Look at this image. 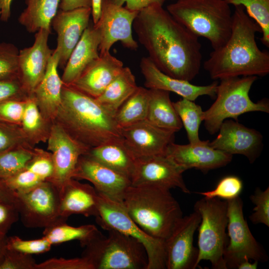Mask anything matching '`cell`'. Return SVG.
I'll list each match as a JSON object with an SVG mask.
<instances>
[{
	"mask_svg": "<svg viewBox=\"0 0 269 269\" xmlns=\"http://www.w3.org/2000/svg\"><path fill=\"white\" fill-rule=\"evenodd\" d=\"M133 27L148 57L162 72L189 82L199 74L202 56L198 37L162 4L153 3L138 11Z\"/></svg>",
	"mask_w": 269,
	"mask_h": 269,
	"instance_id": "6da1fadb",
	"label": "cell"
},
{
	"mask_svg": "<svg viewBox=\"0 0 269 269\" xmlns=\"http://www.w3.org/2000/svg\"><path fill=\"white\" fill-rule=\"evenodd\" d=\"M232 31L226 42L213 50L204 68L213 80L242 76H265L269 73V54L261 50L256 40L259 26L243 6H235Z\"/></svg>",
	"mask_w": 269,
	"mask_h": 269,
	"instance_id": "7a4b0ae2",
	"label": "cell"
},
{
	"mask_svg": "<svg viewBox=\"0 0 269 269\" xmlns=\"http://www.w3.org/2000/svg\"><path fill=\"white\" fill-rule=\"evenodd\" d=\"M55 122L89 149L123 139L115 115L95 98L70 85L63 84Z\"/></svg>",
	"mask_w": 269,
	"mask_h": 269,
	"instance_id": "3957f363",
	"label": "cell"
},
{
	"mask_svg": "<svg viewBox=\"0 0 269 269\" xmlns=\"http://www.w3.org/2000/svg\"><path fill=\"white\" fill-rule=\"evenodd\" d=\"M122 204L132 220L150 236L165 241L183 216L170 190L151 185H133Z\"/></svg>",
	"mask_w": 269,
	"mask_h": 269,
	"instance_id": "277c9868",
	"label": "cell"
},
{
	"mask_svg": "<svg viewBox=\"0 0 269 269\" xmlns=\"http://www.w3.org/2000/svg\"><path fill=\"white\" fill-rule=\"evenodd\" d=\"M166 10L194 35L208 39L214 50L230 36L233 14L225 0H177Z\"/></svg>",
	"mask_w": 269,
	"mask_h": 269,
	"instance_id": "5b68a950",
	"label": "cell"
},
{
	"mask_svg": "<svg viewBox=\"0 0 269 269\" xmlns=\"http://www.w3.org/2000/svg\"><path fill=\"white\" fill-rule=\"evenodd\" d=\"M255 76L223 78L218 84L214 103L203 111V121L207 132L211 135L217 133L222 123L227 119L238 121L240 115L251 112L269 113V103L267 99L255 103L249 92L257 79Z\"/></svg>",
	"mask_w": 269,
	"mask_h": 269,
	"instance_id": "8992f818",
	"label": "cell"
},
{
	"mask_svg": "<svg viewBox=\"0 0 269 269\" xmlns=\"http://www.w3.org/2000/svg\"><path fill=\"white\" fill-rule=\"evenodd\" d=\"M101 233L84 247L82 257L93 269H147L144 246L137 240L115 230Z\"/></svg>",
	"mask_w": 269,
	"mask_h": 269,
	"instance_id": "52a82bcc",
	"label": "cell"
},
{
	"mask_svg": "<svg viewBox=\"0 0 269 269\" xmlns=\"http://www.w3.org/2000/svg\"><path fill=\"white\" fill-rule=\"evenodd\" d=\"M194 209L201 216L198 228V264L206 260L211 263L213 269H227L224 260L228 243L227 201L204 197L195 202Z\"/></svg>",
	"mask_w": 269,
	"mask_h": 269,
	"instance_id": "ba28073f",
	"label": "cell"
},
{
	"mask_svg": "<svg viewBox=\"0 0 269 269\" xmlns=\"http://www.w3.org/2000/svg\"><path fill=\"white\" fill-rule=\"evenodd\" d=\"M98 210L96 220L103 229L129 236L144 246L148 258L147 269H166L164 241L144 232L130 217L121 203L98 192Z\"/></svg>",
	"mask_w": 269,
	"mask_h": 269,
	"instance_id": "9c48e42d",
	"label": "cell"
},
{
	"mask_svg": "<svg viewBox=\"0 0 269 269\" xmlns=\"http://www.w3.org/2000/svg\"><path fill=\"white\" fill-rule=\"evenodd\" d=\"M229 239L224 253L226 269H237L245 260L265 262L267 257L252 235L243 213V202L238 196L227 201Z\"/></svg>",
	"mask_w": 269,
	"mask_h": 269,
	"instance_id": "30bf717a",
	"label": "cell"
},
{
	"mask_svg": "<svg viewBox=\"0 0 269 269\" xmlns=\"http://www.w3.org/2000/svg\"><path fill=\"white\" fill-rule=\"evenodd\" d=\"M16 193L19 218L26 227L44 229L67 221L59 215V190L51 182L44 181L28 191Z\"/></svg>",
	"mask_w": 269,
	"mask_h": 269,
	"instance_id": "8fae6325",
	"label": "cell"
},
{
	"mask_svg": "<svg viewBox=\"0 0 269 269\" xmlns=\"http://www.w3.org/2000/svg\"><path fill=\"white\" fill-rule=\"evenodd\" d=\"M138 12L117 5L110 0H102L99 19L96 23H93L100 35V55L110 52L112 45L118 41L130 49L137 48L132 28Z\"/></svg>",
	"mask_w": 269,
	"mask_h": 269,
	"instance_id": "7c38bea8",
	"label": "cell"
},
{
	"mask_svg": "<svg viewBox=\"0 0 269 269\" xmlns=\"http://www.w3.org/2000/svg\"><path fill=\"white\" fill-rule=\"evenodd\" d=\"M201 221L194 211L182 216L164 241L167 269H195L198 264V249L193 245V237Z\"/></svg>",
	"mask_w": 269,
	"mask_h": 269,
	"instance_id": "4fadbf2b",
	"label": "cell"
},
{
	"mask_svg": "<svg viewBox=\"0 0 269 269\" xmlns=\"http://www.w3.org/2000/svg\"><path fill=\"white\" fill-rule=\"evenodd\" d=\"M185 171L165 155L136 158L131 184L151 185L168 190L177 188L185 193H190L182 176Z\"/></svg>",
	"mask_w": 269,
	"mask_h": 269,
	"instance_id": "5bb4252c",
	"label": "cell"
},
{
	"mask_svg": "<svg viewBox=\"0 0 269 269\" xmlns=\"http://www.w3.org/2000/svg\"><path fill=\"white\" fill-rule=\"evenodd\" d=\"M46 142L54 164L53 174L48 181L60 191L68 181L73 178L80 157L89 149L72 138L55 122L52 125Z\"/></svg>",
	"mask_w": 269,
	"mask_h": 269,
	"instance_id": "9a60e30c",
	"label": "cell"
},
{
	"mask_svg": "<svg viewBox=\"0 0 269 269\" xmlns=\"http://www.w3.org/2000/svg\"><path fill=\"white\" fill-rule=\"evenodd\" d=\"M218 131L217 137L209 141L213 148L231 155H243L251 163L261 154L263 136L259 131L232 120H225Z\"/></svg>",
	"mask_w": 269,
	"mask_h": 269,
	"instance_id": "2e32d148",
	"label": "cell"
},
{
	"mask_svg": "<svg viewBox=\"0 0 269 269\" xmlns=\"http://www.w3.org/2000/svg\"><path fill=\"white\" fill-rule=\"evenodd\" d=\"M124 142L135 159L165 155L174 142L175 133L150 124L146 120L120 129Z\"/></svg>",
	"mask_w": 269,
	"mask_h": 269,
	"instance_id": "e0dca14e",
	"label": "cell"
},
{
	"mask_svg": "<svg viewBox=\"0 0 269 269\" xmlns=\"http://www.w3.org/2000/svg\"><path fill=\"white\" fill-rule=\"evenodd\" d=\"M50 33L51 30L40 29L35 33L33 44L19 51L18 79L29 96L43 79L54 51L48 44Z\"/></svg>",
	"mask_w": 269,
	"mask_h": 269,
	"instance_id": "ac0fdd59",
	"label": "cell"
},
{
	"mask_svg": "<svg viewBox=\"0 0 269 269\" xmlns=\"http://www.w3.org/2000/svg\"><path fill=\"white\" fill-rule=\"evenodd\" d=\"M73 178L90 182L98 192L121 203L131 185L128 177L85 154L80 157Z\"/></svg>",
	"mask_w": 269,
	"mask_h": 269,
	"instance_id": "d6986e66",
	"label": "cell"
},
{
	"mask_svg": "<svg viewBox=\"0 0 269 269\" xmlns=\"http://www.w3.org/2000/svg\"><path fill=\"white\" fill-rule=\"evenodd\" d=\"M165 155L185 170L195 168L203 172L227 165L233 157V155L213 148L209 140L187 144L173 142L168 145Z\"/></svg>",
	"mask_w": 269,
	"mask_h": 269,
	"instance_id": "ffe728a7",
	"label": "cell"
},
{
	"mask_svg": "<svg viewBox=\"0 0 269 269\" xmlns=\"http://www.w3.org/2000/svg\"><path fill=\"white\" fill-rule=\"evenodd\" d=\"M91 7H81L70 10L59 9L51 22L57 33L55 48L59 56V66L64 68L69 57L90 24Z\"/></svg>",
	"mask_w": 269,
	"mask_h": 269,
	"instance_id": "44dd1931",
	"label": "cell"
},
{
	"mask_svg": "<svg viewBox=\"0 0 269 269\" xmlns=\"http://www.w3.org/2000/svg\"><path fill=\"white\" fill-rule=\"evenodd\" d=\"M139 66L147 89L172 92L192 101L201 96L207 95L212 98L216 96L217 81L207 85L198 86L173 78L160 70L148 57L141 58Z\"/></svg>",
	"mask_w": 269,
	"mask_h": 269,
	"instance_id": "7402d4cb",
	"label": "cell"
},
{
	"mask_svg": "<svg viewBox=\"0 0 269 269\" xmlns=\"http://www.w3.org/2000/svg\"><path fill=\"white\" fill-rule=\"evenodd\" d=\"M124 67L123 62L112 55L110 52L100 55L70 86L96 98Z\"/></svg>",
	"mask_w": 269,
	"mask_h": 269,
	"instance_id": "603a6c76",
	"label": "cell"
},
{
	"mask_svg": "<svg viewBox=\"0 0 269 269\" xmlns=\"http://www.w3.org/2000/svg\"><path fill=\"white\" fill-rule=\"evenodd\" d=\"M59 56L55 49L45 75L34 90L32 96L43 117L53 123L61 103L63 82L58 72Z\"/></svg>",
	"mask_w": 269,
	"mask_h": 269,
	"instance_id": "cb8c5ba5",
	"label": "cell"
},
{
	"mask_svg": "<svg viewBox=\"0 0 269 269\" xmlns=\"http://www.w3.org/2000/svg\"><path fill=\"white\" fill-rule=\"evenodd\" d=\"M59 193L60 216L68 219L72 214L98 216V192L94 186L71 178Z\"/></svg>",
	"mask_w": 269,
	"mask_h": 269,
	"instance_id": "d4e9b609",
	"label": "cell"
},
{
	"mask_svg": "<svg viewBox=\"0 0 269 269\" xmlns=\"http://www.w3.org/2000/svg\"><path fill=\"white\" fill-rule=\"evenodd\" d=\"M100 35L94 24L90 23L72 50L64 68L63 84L71 85L85 69L99 58Z\"/></svg>",
	"mask_w": 269,
	"mask_h": 269,
	"instance_id": "484cf974",
	"label": "cell"
},
{
	"mask_svg": "<svg viewBox=\"0 0 269 269\" xmlns=\"http://www.w3.org/2000/svg\"><path fill=\"white\" fill-rule=\"evenodd\" d=\"M85 155L122 174L131 180L136 159L123 139L90 148Z\"/></svg>",
	"mask_w": 269,
	"mask_h": 269,
	"instance_id": "4316f807",
	"label": "cell"
},
{
	"mask_svg": "<svg viewBox=\"0 0 269 269\" xmlns=\"http://www.w3.org/2000/svg\"><path fill=\"white\" fill-rule=\"evenodd\" d=\"M149 102L146 120L160 129L175 133L182 127L170 98V92L149 89Z\"/></svg>",
	"mask_w": 269,
	"mask_h": 269,
	"instance_id": "83f0119b",
	"label": "cell"
},
{
	"mask_svg": "<svg viewBox=\"0 0 269 269\" xmlns=\"http://www.w3.org/2000/svg\"><path fill=\"white\" fill-rule=\"evenodd\" d=\"M61 0H25L26 8L20 13L18 22L30 33L40 29L51 30V22L56 14Z\"/></svg>",
	"mask_w": 269,
	"mask_h": 269,
	"instance_id": "f1b7e54d",
	"label": "cell"
},
{
	"mask_svg": "<svg viewBox=\"0 0 269 269\" xmlns=\"http://www.w3.org/2000/svg\"><path fill=\"white\" fill-rule=\"evenodd\" d=\"M135 78L132 70L124 67L96 100L115 115L124 102L136 90Z\"/></svg>",
	"mask_w": 269,
	"mask_h": 269,
	"instance_id": "f546056e",
	"label": "cell"
},
{
	"mask_svg": "<svg viewBox=\"0 0 269 269\" xmlns=\"http://www.w3.org/2000/svg\"><path fill=\"white\" fill-rule=\"evenodd\" d=\"M101 233L94 225L73 227L67 224L66 221L61 220L45 228L43 237L52 245L78 240L84 247Z\"/></svg>",
	"mask_w": 269,
	"mask_h": 269,
	"instance_id": "4dcf8cb0",
	"label": "cell"
},
{
	"mask_svg": "<svg viewBox=\"0 0 269 269\" xmlns=\"http://www.w3.org/2000/svg\"><path fill=\"white\" fill-rule=\"evenodd\" d=\"M52 124L43 117L33 97H29L20 125L27 142L33 147L46 142Z\"/></svg>",
	"mask_w": 269,
	"mask_h": 269,
	"instance_id": "1f68e13d",
	"label": "cell"
},
{
	"mask_svg": "<svg viewBox=\"0 0 269 269\" xmlns=\"http://www.w3.org/2000/svg\"><path fill=\"white\" fill-rule=\"evenodd\" d=\"M148 102V89L138 86L115 114V120L119 128L145 120Z\"/></svg>",
	"mask_w": 269,
	"mask_h": 269,
	"instance_id": "d6a6232c",
	"label": "cell"
},
{
	"mask_svg": "<svg viewBox=\"0 0 269 269\" xmlns=\"http://www.w3.org/2000/svg\"><path fill=\"white\" fill-rule=\"evenodd\" d=\"M34 148L24 143L0 153V180L3 181L24 168L33 156Z\"/></svg>",
	"mask_w": 269,
	"mask_h": 269,
	"instance_id": "836d02e7",
	"label": "cell"
},
{
	"mask_svg": "<svg viewBox=\"0 0 269 269\" xmlns=\"http://www.w3.org/2000/svg\"><path fill=\"white\" fill-rule=\"evenodd\" d=\"M172 104L186 130L189 143H196L200 141L199 130L203 121V115L201 106L192 101L184 98L172 102Z\"/></svg>",
	"mask_w": 269,
	"mask_h": 269,
	"instance_id": "e575fe53",
	"label": "cell"
},
{
	"mask_svg": "<svg viewBox=\"0 0 269 269\" xmlns=\"http://www.w3.org/2000/svg\"><path fill=\"white\" fill-rule=\"evenodd\" d=\"M229 5L243 6L246 13L259 26L261 42L269 47V0H225Z\"/></svg>",
	"mask_w": 269,
	"mask_h": 269,
	"instance_id": "d590c367",
	"label": "cell"
},
{
	"mask_svg": "<svg viewBox=\"0 0 269 269\" xmlns=\"http://www.w3.org/2000/svg\"><path fill=\"white\" fill-rule=\"evenodd\" d=\"M243 189V181L239 177L228 175L221 179L214 189L197 193L206 198H218L228 201L239 196Z\"/></svg>",
	"mask_w": 269,
	"mask_h": 269,
	"instance_id": "8d00e7d4",
	"label": "cell"
},
{
	"mask_svg": "<svg viewBox=\"0 0 269 269\" xmlns=\"http://www.w3.org/2000/svg\"><path fill=\"white\" fill-rule=\"evenodd\" d=\"M19 51L12 43L0 42V80L18 79Z\"/></svg>",
	"mask_w": 269,
	"mask_h": 269,
	"instance_id": "74e56055",
	"label": "cell"
},
{
	"mask_svg": "<svg viewBox=\"0 0 269 269\" xmlns=\"http://www.w3.org/2000/svg\"><path fill=\"white\" fill-rule=\"evenodd\" d=\"M25 167L43 180L48 181L54 172L52 153L48 150L34 147L33 156Z\"/></svg>",
	"mask_w": 269,
	"mask_h": 269,
	"instance_id": "f35d334b",
	"label": "cell"
},
{
	"mask_svg": "<svg viewBox=\"0 0 269 269\" xmlns=\"http://www.w3.org/2000/svg\"><path fill=\"white\" fill-rule=\"evenodd\" d=\"M52 245L44 237L32 240H24L18 236H13L6 238V248L22 253L32 255L49 251Z\"/></svg>",
	"mask_w": 269,
	"mask_h": 269,
	"instance_id": "ab89813d",
	"label": "cell"
},
{
	"mask_svg": "<svg viewBox=\"0 0 269 269\" xmlns=\"http://www.w3.org/2000/svg\"><path fill=\"white\" fill-rule=\"evenodd\" d=\"M250 200L255 205L250 216V221L254 224H263L269 227V188L265 190L257 188L250 196Z\"/></svg>",
	"mask_w": 269,
	"mask_h": 269,
	"instance_id": "60d3db41",
	"label": "cell"
},
{
	"mask_svg": "<svg viewBox=\"0 0 269 269\" xmlns=\"http://www.w3.org/2000/svg\"><path fill=\"white\" fill-rule=\"evenodd\" d=\"M44 181L26 167L3 181L6 186L16 193L28 191Z\"/></svg>",
	"mask_w": 269,
	"mask_h": 269,
	"instance_id": "b9f144b4",
	"label": "cell"
},
{
	"mask_svg": "<svg viewBox=\"0 0 269 269\" xmlns=\"http://www.w3.org/2000/svg\"><path fill=\"white\" fill-rule=\"evenodd\" d=\"M24 143L29 144L20 126L0 121V153Z\"/></svg>",
	"mask_w": 269,
	"mask_h": 269,
	"instance_id": "7bdbcfd3",
	"label": "cell"
},
{
	"mask_svg": "<svg viewBox=\"0 0 269 269\" xmlns=\"http://www.w3.org/2000/svg\"><path fill=\"white\" fill-rule=\"evenodd\" d=\"M26 101L8 100L0 102V121L20 126Z\"/></svg>",
	"mask_w": 269,
	"mask_h": 269,
	"instance_id": "ee69618b",
	"label": "cell"
},
{
	"mask_svg": "<svg viewBox=\"0 0 269 269\" xmlns=\"http://www.w3.org/2000/svg\"><path fill=\"white\" fill-rule=\"evenodd\" d=\"M36 264L31 255L6 248L0 269H35Z\"/></svg>",
	"mask_w": 269,
	"mask_h": 269,
	"instance_id": "f6af8a7d",
	"label": "cell"
},
{
	"mask_svg": "<svg viewBox=\"0 0 269 269\" xmlns=\"http://www.w3.org/2000/svg\"><path fill=\"white\" fill-rule=\"evenodd\" d=\"M35 269H93L85 258H52L36 264Z\"/></svg>",
	"mask_w": 269,
	"mask_h": 269,
	"instance_id": "bcb514c9",
	"label": "cell"
},
{
	"mask_svg": "<svg viewBox=\"0 0 269 269\" xmlns=\"http://www.w3.org/2000/svg\"><path fill=\"white\" fill-rule=\"evenodd\" d=\"M29 97L18 79L0 80V102L8 100H26Z\"/></svg>",
	"mask_w": 269,
	"mask_h": 269,
	"instance_id": "7dc6e473",
	"label": "cell"
},
{
	"mask_svg": "<svg viewBox=\"0 0 269 269\" xmlns=\"http://www.w3.org/2000/svg\"><path fill=\"white\" fill-rule=\"evenodd\" d=\"M19 218V212L15 205L0 200V238L6 237L11 226Z\"/></svg>",
	"mask_w": 269,
	"mask_h": 269,
	"instance_id": "c3c4849f",
	"label": "cell"
},
{
	"mask_svg": "<svg viewBox=\"0 0 269 269\" xmlns=\"http://www.w3.org/2000/svg\"><path fill=\"white\" fill-rule=\"evenodd\" d=\"M114 3L123 6L126 4V7L128 9L134 10L139 11L142 8L155 3H158L163 4L164 0H110Z\"/></svg>",
	"mask_w": 269,
	"mask_h": 269,
	"instance_id": "681fc988",
	"label": "cell"
},
{
	"mask_svg": "<svg viewBox=\"0 0 269 269\" xmlns=\"http://www.w3.org/2000/svg\"><path fill=\"white\" fill-rule=\"evenodd\" d=\"M92 0H61L59 8L70 10L81 7H91Z\"/></svg>",
	"mask_w": 269,
	"mask_h": 269,
	"instance_id": "f907efd6",
	"label": "cell"
},
{
	"mask_svg": "<svg viewBox=\"0 0 269 269\" xmlns=\"http://www.w3.org/2000/svg\"><path fill=\"white\" fill-rule=\"evenodd\" d=\"M0 200L14 204L17 207V199L16 192L9 189L0 180Z\"/></svg>",
	"mask_w": 269,
	"mask_h": 269,
	"instance_id": "816d5d0a",
	"label": "cell"
},
{
	"mask_svg": "<svg viewBox=\"0 0 269 269\" xmlns=\"http://www.w3.org/2000/svg\"><path fill=\"white\" fill-rule=\"evenodd\" d=\"M13 0H0V19L4 22L10 18V6Z\"/></svg>",
	"mask_w": 269,
	"mask_h": 269,
	"instance_id": "f5cc1de1",
	"label": "cell"
},
{
	"mask_svg": "<svg viewBox=\"0 0 269 269\" xmlns=\"http://www.w3.org/2000/svg\"><path fill=\"white\" fill-rule=\"evenodd\" d=\"M102 0H92V17L94 24L98 21L100 13Z\"/></svg>",
	"mask_w": 269,
	"mask_h": 269,
	"instance_id": "db71d44e",
	"label": "cell"
},
{
	"mask_svg": "<svg viewBox=\"0 0 269 269\" xmlns=\"http://www.w3.org/2000/svg\"><path fill=\"white\" fill-rule=\"evenodd\" d=\"M251 260H245L241 263L238 266V269H256L258 267L259 262L254 261L251 262Z\"/></svg>",
	"mask_w": 269,
	"mask_h": 269,
	"instance_id": "11a10c76",
	"label": "cell"
},
{
	"mask_svg": "<svg viewBox=\"0 0 269 269\" xmlns=\"http://www.w3.org/2000/svg\"><path fill=\"white\" fill-rule=\"evenodd\" d=\"M6 238L7 237L0 238V264L3 260L6 250Z\"/></svg>",
	"mask_w": 269,
	"mask_h": 269,
	"instance_id": "9f6ffc18",
	"label": "cell"
},
{
	"mask_svg": "<svg viewBox=\"0 0 269 269\" xmlns=\"http://www.w3.org/2000/svg\"></svg>",
	"mask_w": 269,
	"mask_h": 269,
	"instance_id": "6f0895ef",
	"label": "cell"
},
{
	"mask_svg": "<svg viewBox=\"0 0 269 269\" xmlns=\"http://www.w3.org/2000/svg\"></svg>",
	"mask_w": 269,
	"mask_h": 269,
	"instance_id": "680465c9",
	"label": "cell"
}]
</instances>
